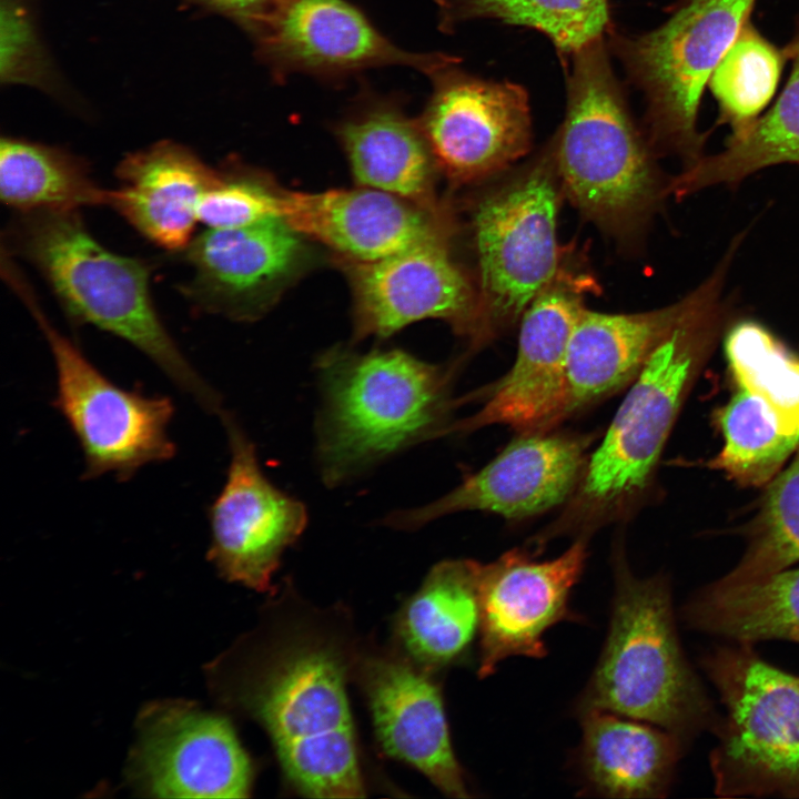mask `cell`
I'll return each mask as SVG.
<instances>
[{
  "label": "cell",
  "mask_w": 799,
  "mask_h": 799,
  "mask_svg": "<svg viewBox=\"0 0 799 799\" xmlns=\"http://www.w3.org/2000/svg\"><path fill=\"white\" fill-rule=\"evenodd\" d=\"M275 601L244 646L232 700L266 731L284 780L312 798L365 796L347 682L361 649L345 611Z\"/></svg>",
  "instance_id": "cell-1"
},
{
  "label": "cell",
  "mask_w": 799,
  "mask_h": 799,
  "mask_svg": "<svg viewBox=\"0 0 799 799\" xmlns=\"http://www.w3.org/2000/svg\"><path fill=\"white\" fill-rule=\"evenodd\" d=\"M732 265L731 257L720 256L692 289L689 306L630 384L565 510L539 545L566 532L588 536L630 514L647 496L694 382L742 315L736 293L727 291Z\"/></svg>",
  "instance_id": "cell-2"
},
{
  "label": "cell",
  "mask_w": 799,
  "mask_h": 799,
  "mask_svg": "<svg viewBox=\"0 0 799 799\" xmlns=\"http://www.w3.org/2000/svg\"><path fill=\"white\" fill-rule=\"evenodd\" d=\"M605 38L565 57L564 120L547 144L564 195L589 222L631 242L671 196V178L634 121Z\"/></svg>",
  "instance_id": "cell-3"
},
{
  "label": "cell",
  "mask_w": 799,
  "mask_h": 799,
  "mask_svg": "<svg viewBox=\"0 0 799 799\" xmlns=\"http://www.w3.org/2000/svg\"><path fill=\"white\" fill-rule=\"evenodd\" d=\"M2 250L31 264L67 316L128 342L148 356L181 391L218 414L220 395L185 357L154 306L151 264L117 254L88 231L79 211L17 213Z\"/></svg>",
  "instance_id": "cell-4"
},
{
  "label": "cell",
  "mask_w": 799,
  "mask_h": 799,
  "mask_svg": "<svg viewBox=\"0 0 799 799\" xmlns=\"http://www.w3.org/2000/svg\"><path fill=\"white\" fill-rule=\"evenodd\" d=\"M316 366L322 394L316 456L326 485L446 434L453 367L397 348L357 353L344 347L327 351Z\"/></svg>",
  "instance_id": "cell-5"
},
{
  "label": "cell",
  "mask_w": 799,
  "mask_h": 799,
  "mask_svg": "<svg viewBox=\"0 0 799 799\" xmlns=\"http://www.w3.org/2000/svg\"><path fill=\"white\" fill-rule=\"evenodd\" d=\"M621 550L608 634L578 710L618 714L685 741L712 722V707L680 647L666 577H636Z\"/></svg>",
  "instance_id": "cell-6"
},
{
  "label": "cell",
  "mask_w": 799,
  "mask_h": 799,
  "mask_svg": "<svg viewBox=\"0 0 799 799\" xmlns=\"http://www.w3.org/2000/svg\"><path fill=\"white\" fill-rule=\"evenodd\" d=\"M757 0H679L658 27L639 34L610 29L609 51L646 103L644 132L658 156H676L681 169L707 153L708 132L698 118L708 80Z\"/></svg>",
  "instance_id": "cell-7"
},
{
  "label": "cell",
  "mask_w": 799,
  "mask_h": 799,
  "mask_svg": "<svg viewBox=\"0 0 799 799\" xmlns=\"http://www.w3.org/2000/svg\"><path fill=\"white\" fill-rule=\"evenodd\" d=\"M563 195L546 145L533 161L475 201L471 231L478 321L472 348L519 323L557 273L564 255L557 239Z\"/></svg>",
  "instance_id": "cell-8"
},
{
  "label": "cell",
  "mask_w": 799,
  "mask_h": 799,
  "mask_svg": "<svg viewBox=\"0 0 799 799\" xmlns=\"http://www.w3.org/2000/svg\"><path fill=\"white\" fill-rule=\"evenodd\" d=\"M752 645L721 647L704 668L725 708L710 761L717 795L799 798V677Z\"/></svg>",
  "instance_id": "cell-9"
},
{
  "label": "cell",
  "mask_w": 799,
  "mask_h": 799,
  "mask_svg": "<svg viewBox=\"0 0 799 799\" xmlns=\"http://www.w3.org/2000/svg\"><path fill=\"white\" fill-rule=\"evenodd\" d=\"M2 270L51 351L57 372L53 405L80 444L82 478L112 475L124 482L146 465L173 458L176 447L169 434L172 400L127 390L109 380L51 324L16 265L8 262Z\"/></svg>",
  "instance_id": "cell-10"
},
{
  "label": "cell",
  "mask_w": 799,
  "mask_h": 799,
  "mask_svg": "<svg viewBox=\"0 0 799 799\" xmlns=\"http://www.w3.org/2000/svg\"><path fill=\"white\" fill-rule=\"evenodd\" d=\"M596 289L595 277L563 255L557 273L519 321L513 366L482 408L451 424L447 434L492 425L517 433L550 431L567 419L569 343L586 297Z\"/></svg>",
  "instance_id": "cell-11"
},
{
  "label": "cell",
  "mask_w": 799,
  "mask_h": 799,
  "mask_svg": "<svg viewBox=\"0 0 799 799\" xmlns=\"http://www.w3.org/2000/svg\"><path fill=\"white\" fill-rule=\"evenodd\" d=\"M428 77L433 91L417 120L453 184L484 181L529 152L532 117L522 85L474 75L453 55Z\"/></svg>",
  "instance_id": "cell-12"
},
{
  "label": "cell",
  "mask_w": 799,
  "mask_h": 799,
  "mask_svg": "<svg viewBox=\"0 0 799 799\" xmlns=\"http://www.w3.org/2000/svg\"><path fill=\"white\" fill-rule=\"evenodd\" d=\"M230 464L226 481L209 507V560L222 577L256 591L273 590L284 550L303 533L305 506L263 474L255 446L224 408Z\"/></svg>",
  "instance_id": "cell-13"
},
{
  "label": "cell",
  "mask_w": 799,
  "mask_h": 799,
  "mask_svg": "<svg viewBox=\"0 0 799 799\" xmlns=\"http://www.w3.org/2000/svg\"><path fill=\"white\" fill-rule=\"evenodd\" d=\"M129 775L161 798H245L252 765L230 721L186 702H161L140 718Z\"/></svg>",
  "instance_id": "cell-14"
},
{
  "label": "cell",
  "mask_w": 799,
  "mask_h": 799,
  "mask_svg": "<svg viewBox=\"0 0 799 799\" xmlns=\"http://www.w3.org/2000/svg\"><path fill=\"white\" fill-rule=\"evenodd\" d=\"M452 239L375 262L340 261L352 289L356 338H385L412 323L435 318L447 322L473 346L477 287L454 257Z\"/></svg>",
  "instance_id": "cell-15"
},
{
  "label": "cell",
  "mask_w": 799,
  "mask_h": 799,
  "mask_svg": "<svg viewBox=\"0 0 799 799\" xmlns=\"http://www.w3.org/2000/svg\"><path fill=\"white\" fill-rule=\"evenodd\" d=\"M249 33L277 80L297 72L335 80L385 65L429 75L451 57L398 48L346 0H289Z\"/></svg>",
  "instance_id": "cell-16"
},
{
  "label": "cell",
  "mask_w": 799,
  "mask_h": 799,
  "mask_svg": "<svg viewBox=\"0 0 799 799\" xmlns=\"http://www.w3.org/2000/svg\"><path fill=\"white\" fill-rule=\"evenodd\" d=\"M589 435L518 433L496 457L433 503L396 512L385 524L416 529L442 516L482 510L522 519L566 504L589 457Z\"/></svg>",
  "instance_id": "cell-17"
},
{
  "label": "cell",
  "mask_w": 799,
  "mask_h": 799,
  "mask_svg": "<svg viewBox=\"0 0 799 799\" xmlns=\"http://www.w3.org/2000/svg\"><path fill=\"white\" fill-rule=\"evenodd\" d=\"M305 240L279 215L206 229L181 251L192 274L180 292L203 313L253 320L305 266Z\"/></svg>",
  "instance_id": "cell-18"
},
{
  "label": "cell",
  "mask_w": 799,
  "mask_h": 799,
  "mask_svg": "<svg viewBox=\"0 0 799 799\" xmlns=\"http://www.w3.org/2000/svg\"><path fill=\"white\" fill-rule=\"evenodd\" d=\"M353 678L365 695L382 752L417 769L445 796L469 798L435 671L402 650L361 649Z\"/></svg>",
  "instance_id": "cell-19"
},
{
  "label": "cell",
  "mask_w": 799,
  "mask_h": 799,
  "mask_svg": "<svg viewBox=\"0 0 799 799\" xmlns=\"http://www.w3.org/2000/svg\"><path fill=\"white\" fill-rule=\"evenodd\" d=\"M588 536H578L568 549L550 560H536L512 549L481 566V678L513 656L542 658L544 634L564 619H577L568 601L587 559Z\"/></svg>",
  "instance_id": "cell-20"
},
{
  "label": "cell",
  "mask_w": 799,
  "mask_h": 799,
  "mask_svg": "<svg viewBox=\"0 0 799 799\" xmlns=\"http://www.w3.org/2000/svg\"><path fill=\"white\" fill-rule=\"evenodd\" d=\"M281 216L340 261L375 262L454 236L445 205L422 206L366 186L321 192L281 191Z\"/></svg>",
  "instance_id": "cell-21"
},
{
  "label": "cell",
  "mask_w": 799,
  "mask_h": 799,
  "mask_svg": "<svg viewBox=\"0 0 799 799\" xmlns=\"http://www.w3.org/2000/svg\"><path fill=\"white\" fill-rule=\"evenodd\" d=\"M356 98L335 127L355 181L422 206L444 205L435 191L439 170L418 120L397 97L365 88Z\"/></svg>",
  "instance_id": "cell-22"
},
{
  "label": "cell",
  "mask_w": 799,
  "mask_h": 799,
  "mask_svg": "<svg viewBox=\"0 0 799 799\" xmlns=\"http://www.w3.org/2000/svg\"><path fill=\"white\" fill-rule=\"evenodd\" d=\"M115 175L112 208L158 246L183 251L194 236L198 209L219 178L189 148L161 141L125 155Z\"/></svg>",
  "instance_id": "cell-23"
},
{
  "label": "cell",
  "mask_w": 799,
  "mask_h": 799,
  "mask_svg": "<svg viewBox=\"0 0 799 799\" xmlns=\"http://www.w3.org/2000/svg\"><path fill=\"white\" fill-rule=\"evenodd\" d=\"M691 300L692 290L645 312L601 313L585 307L569 343L567 418L630 386Z\"/></svg>",
  "instance_id": "cell-24"
},
{
  "label": "cell",
  "mask_w": 799,
  "mask_h": 799,
  "mask_svg": "<svg viewBox=\"0 0 799 799\" xmlns=\"http://www.w3.org/2000/svg\"><path fill=\"white\" fill-rule=\"evenodd\" d=\"M580 769L588 789L608 798H660L684 741L655 725L604 710L580 714Z\"/></svg>",
  "instance_id": "cell-25"
},
{
  "label": "cell",
  "mask_w": 799,
  "mask_h": 799,
  "mask_svg": "<svg viewBox=\"0 0 799 799\" xmlns=\"http://www.w3.org/2000/svg\"><path fill=\"white\" fill-rule=\"evenodd\" d=\"M481 566L472 559L436 564L401 609L400 648L418 666L436 671L468 653L479 633Z\"/></svg>",
  "instance_id": "cell-26"
},
{
  "label": "cell",
  "mask_w": 799,
  "mask_h": 799,
  "mask_svg": "<svg viewBox=\"0 0 799 799\" xmlns=\"http://www.w3.org/2000/svg\"><path fill=\"white\" fill-rule=\"evenodd\" d=\"M783 48L791 70L775 103L745 133L728 135L720 151L706 153L694 166L674 175V198L684 200L714 188L736 189L771 166H799V19Z\"/></svg>",
  "instance_id": "cell-27"
},
{
  "label": "cell",
  "mask_w": 799,
  "mask_h": 799,
  "mask_svg": "<svg viewBox=\"0 0 799 799\" xmlns=\"http://www.w3.org/2000/svg\"><path fill=\"white\" fill-rule=\"evenodd\" d=\"M684 615L692 628L737 644L799 643V568L741 584L718 579L692 597Z\"/></svg>",
  "instance_id": "cell-28"
},
{
  "label": "cell",
  "mask_w": 799,
  "mask_h": 799,
  "mask_svg": "<svg viewBox=\"0 0 799 799\" xmlns=\"http://www.w3.org/2000/svg\"><path fill=\"white\" fill-rule=\"evenodd\" d=\"M0 198L17 213L79 211L82 206H112L114 190L98 185L88 163L60 148L2 138Z\"/></svg>",
  "instance_id": "cell-29"
},
{
  "label": "cell",
  "mask_w": 799,
  "mask_h": 799,
  "mask_svg": "<svg viewBox=\"0 0 799 799\" xmlns=\"http://www.w3.org/2000/svg\"><path fill=\"white\" fill-rule=\"evenodd\" d=\"M434 1L443 31H453L459 23L475 19L525 27L546 36L560 59L606 38L613 28L608 0Z\"/></svg>",
  "instance_id": "cell-30"
},
{
  "label": "cell",
  "mask_w": 799,
  "mask_h": 799,
  "mask_svg": "<svg viewBox=\"0 0 799 799\" xmlns=\"http://www.w3.org/2000/svg\"><path fill=\"white\" fill-rule=\"evenodd\" d=\"M722 343L736 386L765 403L785 434L799 438V353L763 323L744 315Z\"/></svg>",
  "instance_id": "cell-31"
},
{
  "label": "cell",
  "mask_w": 799,
  "mask_h": 799,
  "mask_svg": "<svg viewBox=\"0 0 799 799\" xmlns=\"http://www.w3.org/2000/svg\"><path fill=\"white\" fill-rule=\"evenodd\" d=\"M785 48L767 39L751 19L714 69L707 88L717 102V125L731 136L745 133L761 117L778 89Z\"/></svg>",
  "instance_id": "cell-32"
},
{
  "label": "cell",
  "mask_w": 799,
  "mask_h": 799,
  "mask_svg": "<svg viewBox=\"0 0 799 799\" xmlns=\"http://www.w3.org/2000/svg\"><path fill=\"white\" fill-rule=\"evenodd\" d=\"M717 421L724 445L708 467L742 486L767 485L799 449V438L785 434L769 407L744 388L736 386Z\"/></svg>",
  "instance_id": "cell-33"
},
{
  "label": "cell",
  "mask_w": 799,
  "mask_h": 799,
  "mask_svg": "<svg viewBox=\"0 0 799 799\" xmlns=\"http://www.w3.org/2000/svg\"><path fill=\"white\" fill-rule=\"evenodd\" d=\"M746 535L742 557L720 581L757 580L799 562V449L790 465L767 484Z\"/></svg>",
  "instance_id": "cell-34"
},
{
  "label": "cell",
  "mask_w": 799,
  "mask_h": 799,
  "mask_svg": "<svg viewBox=\"0 0 799 799\" xmlns=\"http://www.w3.org/2000/svg\"><path fill=\"white\" fill-rule=\"evenodd\" d=\"M281 191L240 165L221 168L199 205V223L206 229H234L281 216Z\"/></svg>",
  "instance_id": "cell-35"
},
{
  "label": "cell",
  "mask_w": 799,
  "mask_h": 799,
  "mask_svg": "<svg viewBox=\"0 0 799 799\" xmlns=\"http://www.w3.org/2000/svg\"><path fill=\"white\" fill-rule=\"evenodd\" d=\"M34 3L1 0V80L59 94L60 80L40 40Z\"/></svg>",
  "instance_id": "cell-36"
},
{
  "label": "cell",
  "mask_w": 799,
  "mask_h": 799,
  "mask_svg": "<svg viewBox=\"0 0 799 799\" xmlns=\"http://www.w3.org/2000/svg\"><path fill=\"white\" fill-rule=\"evenodd\" d=\"M235 21L247 32L289 0H185Z\"/></svg>",
  "instance_id": "cell-37"
}]
</instances>
